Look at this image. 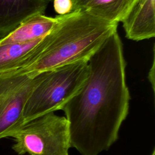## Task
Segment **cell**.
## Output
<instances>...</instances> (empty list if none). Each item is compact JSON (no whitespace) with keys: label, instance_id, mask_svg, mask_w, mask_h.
Masks as SVG:
<instances>
[{"label":"cell","instance_id":"obj_7","mask_svg":"<svg viewBox=\"0 0 155 155\" xmlns=\"http://www.w3.org/2000/svg\"><path fill=\"white\" fill-rule=\"evenodd\" d=\"M47 6L46 0H0V39L27 18L44 13Z\"/></svg>","mask_w":155,"mask_h":155},{"label":"cell","instance_id":"obj_5","mask_svg":"<svg viewBox=\"0 0 155 155\" xmlns=\"http://www.w3.org/2000/svg\"><path fill=\"white\" fill-rule=\"evenodd\" d=\"M38 79V76L0 74V139L12 137L24 124V107Z\"/></svg>","mask_w":155,"mask_h":155},{"label":"cell","instance_id":"obj_6","mask_svg":"<svg viewBox=\"0 0 155 155\" xmlns=\"http://www.w3.org/2000/svg\"><path fill=\"white\" fill-rule=\"evenodd\" d=\"M125 37L140 41L155 36V0H137L121 22Z\"/></svg>","mask_w":155,"mask_h":155},{"label":"cell","instance_id":"obj_10","mask_svg":"<svg viewBox=\"0 0 155 155\" xmlns=\"http://www.w3.org/2000/svg\"><path fill=\"white\" fill-rule=\"evenodd\" d=\"M137 0H90L82 8L105 21L117 24L128 15Z\"/></svg>","mask_w":155,"mask_h":155},{"label":"cell","instance_id":"obj_1","mask_svg":"<svg viewBox=\"0 0 155 155\" xmlns=\"http://www.w3.org/2000/svg\"><path fill=\"white\" fill-rule=\"evenodd\" d=\"M88 75L61 108L69 125L71 147L81 155H99L118 139L131 96L126 61L117 31L88 61Z\"/></svg>","mask_w":155,"mask_h":155},{"label":"cell","instance_id":"obj_3","mask_svg":"<svg viewBox=\"0 0 155 155\" xmlns=\"http://www.w3.org/2000/svg\"><path fill=\"white\" fill-rule=\"evenodd\" d=\"M88 75V62L62 66L38 74L27 100L24 124L62 106L81 88Z\"/></svg>","mask_w":155,"mask_h":155},{"label":"cell","instance_id":"obj_11","mask_svg":"<svg viewBox=\"0 0 155 155\" xmlns=\"http://www.w3.org/2000/svg\"><path fill=\"white\" fill-rule=\"evenodd\" d=\"M53 9L58 15H64L73 12V5L71 0H53Z\"/></svg>","mask_w":155,"mask_h":155},{"label":"cell","instance_id":"obj_14","mask_svg":"<svg viewBox=\"0 0 155 155\" xmlns=\"http://www.w3.org/2000/svg\"><path fill=\"white\" fill-rule=\"evenodd\" d=\"M151 155H155V150H154V149H153V150L152 153H151Z\"/></svg>","mask_w":155,"mask_h":155},{"label":"cell","instance_id":"obj_4","mask_svg":"<svg viewBox=\"0 0 155 155\" xmlns=\"http://www.w3.org/2000/svg\"><path fill=\"white\" fill-rule=\"evenodd\" d=\"M19 155H69L68 122L65 116L49 112L25 122L12 136Z\"/></svg>","mask_w":155,"mask_h":155},{"label":"cell","instance_id":"obj_13","mask_svg":"<svg viewBox=\"0 0 155 155\" xmlns=\"http://www.w3.org/2000/svg\"><path fill=\"white\" fill-rule=\"evenodd\" d=\"M73 5V11L82 9L90 0H71Z\"/></svg>","mask_w":155,"mask_h":155},{"label":"cell","instance_id":"obj_9","mask_svg":"<svg viewBox=\"0 0 155 155\" xmlns=\"http://www.w3.org/2000/svg\"><path fill=\"white\" fill-rule=\"evenodd\" d=\"M44 37L28 42L0 45V74L13 72L24 67L35 54Z\"/></svg>","mask_w":155,"mask_h":155},{"label":"cell","instance_id":"obj_2","mask_svg":"<svg viewBox=\"0 0 155 155\" xmlns=\"http://www.w3.org/2000/svg\"><path fill=\"white\" fill-rule=\"evenodd\" d=\"M117 25L82 9L61 15L58 23L45 36L28 64L10 73L34 78L62 66L88 62L105 41L117 31Z\"/></svg>","mask_w":155,"mask_h":155},{"label":"cell","instance_id":"obj_12","mask_svg":"<svg viewBox=\"0 0 155 155\" xmlns=\"http://www.w3.org/2000/svg\"><path fill=\"white\" fill-rule=\"evenodd\" d=\"M155 64H154V47H153V61H152V65L151 67H150V71L148 72V79L149 82H150L152 87V90L153 91V93L154 94L155 91V82H154V79H155V68H154Z\"/></svg>","mask_w":155,"mask_h":155},{"label":"cell","instance_id":"obj_8","mask_svg":"<svg viewBox=\"0 0 155 155\" xmlns=\"http://www.w3.org/2000/svg\"><path fill=\"white\" fill-rule=\"evenodd\" d=\"M61 15L47 16L40 13L31 16L22 22L5 37L0 39V45L13 43H24L40 39L56 25Z\"/></svg>","mask_w":155,"mask_h":155},{"label":"cell","instance_id":"obj_15","mask_svg":"<svg viewBox=\"0 0 155 155\" xmlns=\"http://www.w3.org/2000/svg\"><path fill=\"white\" fill-rule=\"evenodd\" d=\"M46 1L48 2V1H53V0H46Z\"/></svg>","mask_w":155,"mask_h":155}]
</instances>
